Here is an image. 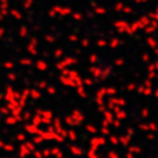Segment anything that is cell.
Listing matches in <instances>:
<instances>
[]
</instances>
